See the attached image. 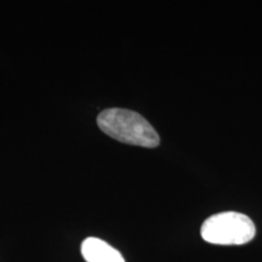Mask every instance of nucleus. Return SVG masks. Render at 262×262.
Listing matches in <instances>:
<instances>
[{
	"label": "nucleus",
	"instance_id": "nucleus-1",
	"mask_svg": "<svg viewBox=\"0 0 262 262\" xmlns=\"http://www.w3.org/2000/svg\"><path fill=\"white\" fill-rule=\"evenodd\" d=\"M97 124L108 136L127 145L155 148L160 142L155 127L134 111L110 108L98 114Z\"/></svg>",
	"mask_w": 262,
	"mask_h": 262
},
{
	"label": "nucleus",
	"instance_id": "nucleus-2",
	"mask_svg": "<svg viewBox=\"0 0 262 262\" xmlns=\"http://www.w3.org/2000/svg\"><path fill=\"white\" fill-rule=\"evenodd\" d=\"M256 228L250 217L241 212L227 211L206 219L201 234L205 242L216 245H243L253 241Z\"/></svg>",
	"mask_w": 262,
	"mask_h": 262
},
{
	"label": "nucleus",
	"instance_id": "nucleus-3",
	"mask_svg": "<svg viewBox=\"0 0 262 262\" xmlns=\"http://www.w3.org/2000/svg\"><path fill=\"white\" fill-rule=\"evenodd\" d=\"M81 254L86 262H125L117 249L95 237L86 238L83 242Z\"/></svg>",
	"mask_w": 262,
	"mask_h": 262
}]
</instances>
